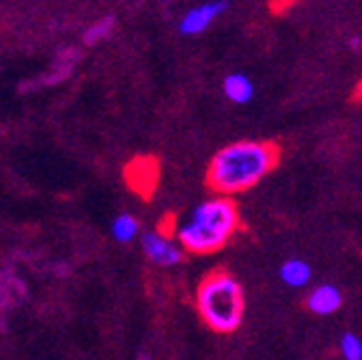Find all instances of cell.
I'll return each mask as SVG.
<instances>
[{
    "label": "cell",
    "mask_w": 362,
    "mask_h": 360,
    "mask_svg": "<svg viewBox=\"0 0 362 360\" xmlns=\"http://www.w3.org/2000/svg\"><path fill=\"white\" fill-rule=\"evenodd\" d=\"M110 24H112V20H104V22L95 24L93 28L88 30V35H86V41H95V39L104 37V35H106V30L110 28Z\"/></svg>",
    "instance_id": "7c38bea8"
},
{
    "label": "cell",
    "mask_w": 362,
    "mask_h": 360,
    "mask_svg": "<svg viewBox=\"0 0 362 360\" xmlns=\"http://www.w3.org/2000/svg\"><path fill=\"white\" fill-rule=\"evenodd\" d=\"M339 349H341V356L345 360H362V341L358 335L354 332H345L339 341Z\"/></svg>",
    "instance_id": "8fae6325"
},
{
    "label": "cell",
    "mask_w": 362,
    "mask_h": 360,
    "mask_svg": "<svg viewBox=\"0 0 362 360\" xmlns=\"http://www.w3.org/2000/svg\"><path fill=\"white\" fill-rule=\"evenodd\" d=\"M279 145L269 141H235L214 153L205 173V184L214 194H242L261 184L279 166Z\"/></svg>",
    "instance_id": "6da1fadb"
},
{
    "label": "cell",
    "mask_w": 362,
    "mask_h": 360,
    "mask_svg": "<svg viewBox=\"0 0 362 360\" xmlns=\"http://www.w3.org/2000/svg\"><path fill=\"white\" fill-rule=\"evenodd\" d=\"M125 179L132 186V190L143 192L145 197L153 190L156 179H158V164L151 158H139L129 162V166L125 168Z\"/></svg>",
    "instance_id": "8992f818"
},
{
    "label": "cell",
    "mask_w": 362,
    "mask_h": 360,
    "mask_svg": "<svg viewBox=\"0 0 362 360\" xmlns=\"http://www.w3.org/2000/svg\"><path fill=\"white\" fill-rule=\"evenodd\" d=\"M222 91L233 104H248L255 98V82L246 74L235 71L222 80Z\"/></svg>",
    "instance_id": "ba28073f"
},
{
    "label": "cell",
    "mask_w": 362,
    "mask_h": 360,
    "mask_svg": "<svg viewBox=\"0 0 362 360\" xmlns=\"http://www.w3.org/2000/svg\"><path fill=\"white\" fill-rule=\"evenodd\" d=\"M226 9L224 0H205V3L188 9L179 20V33L181 35H201L205 33Z\"/></svg>",
    "instance_id": "5b68a950"
},
{
    "label": "cell",
    "mask_w": 362,
    "mask_h": 360,
    "mask_svg": "<svg viewBox=\"0 0 362 360\" xmlns=\"http://www.w3.org/2000/svg\"><path fill=\"white\" fill-rule=\"evenodd\" d=\"M139 360H153V358H151V354H147V352H141V354H139Z\"/></svg>",
    "instance_id": "4fadbf2b"
},
{
    "label": "cell",
    "mask_w": 362,
    "mask_h": 360,
    "mask_svg": "<svg viewBox=\"0 0 362 360\" xmlns=\"http://www.w3.org/2000/svg\"><path fill=\"white\" fill-rule=\"evenodd\" d=\"M199 318L207 328L220 335L235 332L246 313L242 283L226 269H211L199 283L194 294Z\"/></svg>",
    "instance_id": "3957f363"
},
{
    "label": "cell",
    "mask_w": 362,
    "mask_h": 360,
    "mask_svg": "<svg viewBox=\"0 0 362 360\" xmlns=\"http://www.w3.org/2000/svg\"><path fill=\"white\" fill-rule=\"evenodd\" d=\"M358 95H362V84L358 86Z\"/></svg>",
    "instance_id": "5bb4252c"
},
{
    "label": "cell",
    "mask_w": 362,
    "mask_h": 360,
    "mask_svg": "<svg viewBox=\"0 0 362 360\" xmlns=\"http://www.w3.org/2000/svg\"><path fill=\"white\" fill-rule=\"evenodd\" d=\"M281 281L287 285V287H293V289H300V287H306L310 277H313V269L310 265L304 261V259H287L283 265H281Z\"/></svg>",
    "instance_id": "9c48e42d"
},
{
    "label": "cell",
    "mask_w": 362,
    "mask_h": 360,
    "mask_svg": "<svg viewBox=\"0 0 362 360\" xmlns=\"http://www.w3.org/2000/svg\"><path fill=\"white\" fill-rule=\"evenodd\" d=\"M240 229L242 216L233 197L214 194L175 224V238L190 255H211L222 250Z\"/></svg>",
    "instance_id": "7a4b0ae2"
},
{
    "label": "cell",
    "mask_w": 362,
    "mask_h": 360,
    "mask_svg": "<svg viewBox=\"0 0 362 360\" xmlns=\"http://www.w3.org/2000/svg\"><path fill=\"white\" fill-rule=\"evenodd\" d=\"M139 231H141V224H139V220H136L132 214H119V216L112 220V224H110V233H112V238H115L117 242H121V244L132 242L136 236H139Z\"/></svg>",
    "instance_id": "30bf717a"
},
{
    "label": "cell",
    "mask_w": 362,
    "mask_h": 360,
    "mask_svg": "<svg viewBox=\"0 0 362 360\" xmlns=\"http://www.w3.org/2000/svg\"><path fill=\"white\" fill-rule=\"evenodd\" d=\"M343 306V291L337 285L324 283L317 285L308 296H306V308L315 315H332Z\"/></svg>",
    "instance_id": "52a82bcc"
},
{
    "label": "cell",
    "mask_w": 362,
    "mask_h": 360,
    "mask_svg": "<svg viewBox=\"0 0 362 360\" xmlns=\"http://www.w3.org/2000/svg\"><path fill=\"white\" fill-rule=\"evenodd\" d=\"M141 246H143L145 257L160 267H173V265L181 263L184 252H186L184 248H181V244L177 242L175 233H170L164 227L143 233Z\"/></svg>",
    "instance_id": "277c9868"
}]
</instances>
